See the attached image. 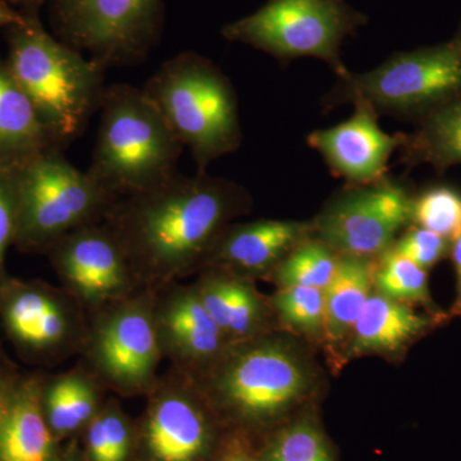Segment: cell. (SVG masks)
Listing matches in <instances>:
<instances>
[{
	"label": "cell",
	"mask_w": 461,
	"mask_h": 461,
	"mask_svg": "<svg viewBox=\"0 0 461 461\" xmlns=\"http://www.w3.org/2000/svg\"><path fill=\"white\" fill-rule=\"evenodd\" d=\"M247 191L206 173L171 178L114 203L105 226L113 233L141 288L165 287L203 271Z\"/></svg>",
	"instance_id": "obj_1"
},
{
	"label": "cell",
	"mask_w": 461,
	"mask_h": 461,
	"mask_svg": "<svg viewBox=\"0 0 461 461\" xmlns=\"http://www.w3.org/2000/svg\"><path fill=\"white\" fill-rule=\"evenodd\" d=\"M38 8H23V20L9 27L7 66L32 100L39 120L58 149L83 135L104 94L107 67L47 32Z\"/></svg>",
	"instance_id": "obj_2"
},
{
	"label": "cell",
	"mask_w": 461,
	"mask_h": 461,
	"mask_svg": "<svg viewBox=\"0 0 461 461\" xmlns=\"http://www.w3.org/2000/svg\"><path fill=\"white\" fill-rule=\"evenodd\" d=\"M87 173L118 198L158 186L177 173L184 145L142 89L105 87Z\"/></svg>",
	"instance_id": "obj_3"
},
{
	"label": "cell",
	"mask_w": 461,
	"mask_h": 461,
	"mask_svg": "<svg viewBox=\"0 0 461 461\" xmlns=\"http://www.w3.org/2000/svg\"><path fill=\"white\" fill-rule=\"evenodd\" d=\"M184 147L198 173L238 150L242 133L238 98L226 75L212 60L185 51L163 63L142 87Z\"/></svg>",
	"instance_id": "obj_4"
},
{
	"label": "cell",
	"mask_w": 461,
	"mask_h": 461,
	"mask_svg": "<svg viewBox=\"0 0 461 461\" xmlns=\"http://www.w3.org/2000/svg\"><path fill=\"white\" fill-rule=\"evenodd\" d=\"M17 230L14 245L47 254L67 233L104 222L118 196L51 148L14 171Z\"/></svg>",
	"instance_id": "obj_5"
},
{
	"label": "cell",
	"mask_w": 461,
	"mask_h": 461,
	"mask_svg": "<svg viewBox=\"0 0 461 461\" xmlns=\"http://www.w3.org/2000/svg\"><path fill=\"white\" fill-rule=\"evenodd\" d=\"M191 378L217 414L244 427L271 423L300 399L306 384L295 357L259 338L230 345L211 368Z\"/></svg>",
	"instance_id": "obj_6"
},
{
	"label": "cell",
	"mask_w": 461,
	"mask_h": 461,
	"mask_svg": "<svg viewBox=\"0 0 461 461\" xmlns=\"http://www.w3.org/2000/svg\"><path fill=\"white\" fill-rule=\"evenodd\" d=\"M461 95V50L453 41L402 51L364 74H348L324 96V107L366 105L375 113L421 118Z\"/></svg>",
	"instance_id": "obj_7"
},
{
	"label": "cell",
	"mask_w": 461,
	"mask_h": 461,
	"mask_svg": "<svg viewBox=\"0 0 461 461\" xmlns=\"http://www.w3.org/2000/svg\"><path fill=\"white\" fill-rule=\"evenodd\" d=\"M366 23L368 16L346 0H268L254 14L223 26L222 35L278 59L317 58L342 77L348 72L342 44Z\"/></svg>",
	"instance_id": "obj_8"
},
{
	"label": "cell",
	"mask_w": 461,
	"mask_h": 461,
	"mask_svg": "<svg viewBox=\"0 0 461 461\" xmlns=\"http://www.w3.org/2000/svg\"><path fill=\"white\" fill-rule=\"evenodd\" d=\"M154 295L156 290L140 288L87 313L80 363L117 396L145 397L160 377Z\"/></svg>",
	"instance_id": "obj_9"
},
{
	"label": "cell",
	"mask_w": 461,
	"mask_h": 461,
	"mask_svg": "<svg viewBox=\"0 0 461 461\" xmlns=\"http://www.w3.org/2000/svg\"><path fill=\"white\" fill-rule=\"evenodd\" d=\"M163 0H53L60 41L104 67L144 62L163 29Z\"/></svg>",
	"instance_id": "obj_10"
},
{
	"label": "cell",
	"mask_w": 461,
	"mask_h": 461,
	"mask_svg": "<svg viewBox=\"0 0 461 461\" xmlns=\"http://www.w3.org/2000/svg\"><path fill=\"white\" fill-rule=\"evenodd\" d=\"M0 323L21 360L50 366L80 354L87 312L63 287L9 277L0 287Z\"/></svg>",
	"instance_id": "obj_11"
},
{
	"label": "cell",
	"mask_w": 461,
	"mask_h": 461,
	"mask_svg": "<svg viewBox=\"0 0 461 461\" xmlns=\"http://www.w3.org/2000/svg\"><path fill=\"white\" fill-rule=\"evenodd\" d=\"M136 426V461H211L217 451L214 409L194 379L169 368L147 396Z\"/></svg>",
	"instance_id": "obj_12"
},
{
	"label": "cell",
	"mask_w": 461,
	"mask_h": 461,
	"mask_svg": "<svg viewBox=\"0 0 461 461\" xmlns=\"http://www.w3.org/2000/svg\"><path fill=\"white\" fill-rule=\"evenodd\" d=\"M412 198L390 178L339 193L318 215V240L339 257H381L411 221Z\"/></svg>",
	"instance_id": "obj_13"
},
{
	"label": "cell",
	"mask_w": 461,
	"mask_h": 461,
	"mask_svg": "<svg viewBox=\"0 0 461 461\" xmlns=\"http://www.w3.org/2000/svg\"><path fill=\"white\" fill-rule=\"evenodd\" d=\"M47 256L62 287L87 313L131 296L141 288L104 222L67 233Z\"/></svg>",
	"instance_id": "obj_14"
},
{
	"label": "cell",
	"mask_w": 461,
	"mask_h": 461,
	"mask_svg": "<svg viewBox=\"0 0 461 461\" xmlns=\"http://www.w3.org/2000/svg\"><path fill=\"white\" fill-rule=\"evenodd\" d=\"M154 323L163 359L189 377L211 368L232 345L206 311L194 284L176 282L158 288Z\"/></svg>",
	"instance_id": "obj_15"
},
{
	"label": "cell",
	"mask_w": 461,
	"mask_h": 461,
	"mask_svg": "<svg viewBox=\"0 0 461 461\" xmlns=\"http://www.w3.org/2000/svg\"><path fill=\"white\" fill-rule=\"evenodd\" d=\"M377 120L371 108L357 105L348 120L312 132L309 147L323 157L330 171L354 186L375 184L387 177L388 160L402 144V133L388 135Z\"/></svg>",
	"instance_id": "obj_16"
},
{
	"label": "cell",
	"mask_w": 461,
	"mask_h": 461,
	"mask_svg": "<svg viewBox=\"0 0 461 461\" xmlns=\"http://www.w3.org/2000/svg\"><path fill=\"white\" fill-rule=\"evenodd\" d=\"M309 226L291 221L263 220L229 226L208 258L205 268L248 278L277 267L305 241Z\"/></svg>",
	"instance_id": "obj_17"
},
{
	"label": "cell",
	"mask_w": 461,
	"mask_h": 461,
	"mask_svg": "<svg viewBox=\"0 0 461 461\" xmlns=\"http://www.w3.org/2000/svg\"><path fill=\"white\" fill-rule=\"evenodd\" d=\"M44 375H21L0 429V461H59V441L42 411Z\"/></svg>",
	"instance_id": "obj_18"
},
{
	"label": "cell",
	"mask_w": 461,
	"mask_h": 461,
	"mask_svg": "<svg viewBox=\"0 0 461 461\" xmlns=\"http://www.w3.org/2000/svg\"><path fill=\"white\" fill-rule=\"evenodd\" d=\"M194 285L206 311L230 344L259 336L264 305L248 278L222 269L205 268Z\"/></svg>",
	"instance_id": "obj_19"
},
{
	"label": "cell",
	"mask_w": 461,
	"mask_h": 461,
	"mask_svg": "<svg viewBox=\"0 0 461 461\" xmlns=\"http://www.w3.org/2000/svg\"><path fill=\"white\" fill-rule=\"evenodd\" d=\"M105 393L80 362L69 371L44 375L42 411L58 441L84 432L107 399Z\"/></svg>",
	"instance_id": "obj_20"
},
{
	"label": "cell",
	"mask_w": 461,
	"mask_h": 461,
	"mask_svg": "<svg viewBox=\"0 0 461 461\" xmlns=\"http://www.w3.org/2000/svg\"><path fill=\"white\" fill-rule=\"evenodd\" d=\"M51 148L56 147L32 100L14 80L7 63L0 60V167L17 171Z\"/></svg>",
	"instance_id": "obj_21"
},
{
	"label": "cell",
	"mask_w": 461,
	"mask_h": 461,
	"mask_svg": "<svg viewBox=\"0 0 461 461\" xmlns=\"http://www.w3.org/2000/svg\"><path fill=\"white\" fill-rule=\"evenodd\" d=\"M402 162L429 165L439 171L461 166V95L420 118L417 129L402 133Z\"/></svg>",
	"instance_id": "obj_22"
},
{
	"label": "cell",
	"mask_w": 461,
	"mask_h": 461,
	"mask_svg": "<svg viewBox=\"0 0 461 461\" xmlns=\"http://www.w3.org/2000/svg\"><path fill=\"white\" fill-rule=\"evenodd\" d=\"M426 318L405 303L373 294L355 321L353 348L357 353L393 351L426 329Z\"/></svg>",
	"instance_id": "obj_23"
},
{
	"label": "cell",
	"mask_w": 461,
	"mask_h": 461,
	"mask_svg": "<svg viewBox=\"0 0 461 461\" xmlns=\"http://www.w3.org/2000/svg\"><path fill=\"white\" fill-rule=\"evenodd\" d=\"M373 285L369 260L339 258L338 269L324 288L323 329L330 339H344L368 302Z\"/></svg>",
	"instance_id": "obj_24"
},
{
	"label": "cell",
	"mask_w": 461,
	"mask_h": 461,
	"mask_svg": "<svg viewBox=\"0 0 461 461\" xmlns=\"http://www.w3.org/2000/svg\"><path fill=\"white\" fill-rule=\"evenodd\" d=\"M83 433L85 461L135 460L136 426L114 397L105 399Z\"/></svg>",
	"instance_id": "obj_25"
},
{
	"label": "cell",
	"mask_w": 461,
	"mask_h": 461,
	"mask_svg": "<svg viewBox=\"0 0 461 461\" xmlns=\"http://www.w3.org/2000/svg\"><path fill=\"white\" fill-rule=\"evenodd\" d=\"M339 258L321 240L306 239L276 267V276L284 287L306 286L324 290L335 276Z\"/></svg>",
	"instance_id": "obj_26"
},
{
	"label": "cell",
	"mask_w": 461,
	"mask_h": 461,
	"mask_svg": "<svg viewBox=\"0 0 461 461\" xmlns=\"http://www.w3.org/2000/svg\"><path fill=\"white\" fill-rule=\"evenodd\" d=\"M373 284L379 294L397 302L423 303L429 299L427 272L391 249L382 254L378 269L373 273Z\"/></svg>",
	"instance_id": "obj_27"
},
{
	"label": "cell",
	"mask_w": 461,
	"mask_h": 461,
	"mask_svg": "<svg viewBox=\"0 0 461 461\" xmlns=\"http://www.w3.org/2000/svg\"><path fill=\"white\" fill-rule=\"evenodd\" d=\"M411 221L453 242L461 233V194L448 186H436L412 199Z\"/></svg>",
	"instance_id": "obj_28"
},
{
	"label": "cell",
	"mask_w": 461,
	"mask_h": 461,
	"mask_svg": "<svg viewBox=\"0 0 461 461\" xmlns=\"http://www.w3.org/2000/svg\"><path fill=\"white\" fill-rule=\"evenodd\" d=\"M262 461H332L320 429L308 420L296 421L273 436Z\"/></svg>",
	"instance_id": "obj_29"
},
{
	"label": "cell",
	"mask_w": 461,
	"mask_h": 461,
	"mask_svg": "<svg viewBox=\"0 0 461 461\" xmlns=\"http://www.w3.org/2000/svg\"><path fill=\"white\" fill-rule=\"evenodd\" d=\"M278 313L295 329L317 330L323 329L324 290L306 286L282 287L275 297Z\"/></svg>",
	"instance_id": "obj_30"
},
{
	"label": "cell",
	"mask_w": 461,
	"mask_h": 461,
	"mask_svg": "<svg viewBox=\"0 0 461 461\" xmlns=\"http://www.w3.org/2000/svg\"><path fill=\"white\" fill-rule=\"evenodd\" d=\"M448 242L432 230L415 227L402 238L395 240L390 249L427 271L442 259L447 251Z\"/></svg>",
	"instance_id": "obj_31"
},
{
	"label": "cell",
	"mask_w": 461,
	"mask_h": 461,
	"mask_svg": "<svg viewBox=\"0 0 461 461\" xmlns=\"http://www.w3.org/2000/svg\"><path fill=\"white\" fill-rule=\"evenodd\" d=\"M17 230L16 175L0 167V287L9 276L5 271L8 248L14 245Z\"/></svg>",
	"instance_id": "obj_32"
},
{
	"label": "cell",
	"mask_w": 461,
	"mask_h": 461,
	"mask_svg": "<svg viewBox=\"0 0 461 461\" xmlns=\"http://www.w3.org/2000/svg\"><path fill=\"white\" fill-rule=\"evenodd\" d=\"M21 375H23L18 372L14 363L9 362L8 359L0 360V429Z\"/></svg>",
	"instance_id": "obj_33"
},
{
	"label": "cell",
	"mask_w": 461,
	"mask_h": 461,
	"mask_svg": "<svg viewBox=\"0 0 461 461\" xmlns=\"http://www.w3.org/2000/svg\"><path fill=\"white\" fill-rule=\"evenodd\" d=\"M211 461H262L260 456L251 453L250 448L242 439H230L223 446Z\"/></svg>",
	"instance_id": "obj_34"
},
{
	"label": "cell",
	"mask_w": 461,
	"mask_h": 461,
	"mask_svg": "<svg viewBox=\"0 0 461 461\" xmlns=\"http://www.w3.org/2000/svg\"><path fill=\"white\" fill-rule=\"evenodd\" d=\"M23 20V12L14 11L7 3L0 2V27L17 25Z\"/></svg>",
	"instance_id": "obj_35"
},
{
	"label": "cell",
	"mask_w": 461,
	"mask_h": 461,
	"mask_svg": "<svg viewBox=\"0 0 461 461\" xmlns=\"http://www.w3.org/2000/svg\"><path fill=\"white\" fill-rule=\"evenodd\" d=\"M453 259L457 281V304L461 306V233L453 241Z\"/></svg>",
	"instance_id": "obj_36"
},
{
	"label": "cell",
	"mask_w": 461,
	"mask_h": 461,
	"mask_svg": "<svg viewBox=\"0 0 461 461\" xmlns=\"http://www.w3.org/2000/svg\"><path fill=\"white\" fill-rule=\"evenodd\" d=\"M59 461H85V459L77 450L71 448V450L67 451V453L60 455Z\"/></svg>",
	"instance_id": "obj_37"
},
{
	"label": "cell",
	"mask_w": 461,
	"mask_h": 461,
	"mask_svg": "<svg viewBox=\"0 0 461 461\" xmlns=\"http://www.w3.org/2000/svg\"><path fill=\"white\" fill-rule=\"evenodd\" d=\"M45 0H23V7H35L38 8L41 3H44Z\"/></svg>",
	"instance_id": "obj_38"
},
{
	"label": "cell",
	"mask_w": 461,
	"mask_h": 461,
	"mask_svg": "<svg viewBox=\"0 0 461 461\" xmlns=\"http://www.w3.org/2000/svg\"><path fill=\"white\" fill-rule=\"evenodd\" d=\"M451 41H453L454 44H456L457 47H459L461 50V23L459 29H457L456 33H455L454 38L451 39Z\"/></svg>",
	"instance_id": "obj_39"
},
{
	"label": "cell",
	"mask_w": 461,
	"mask_h": 461,
	"mask_svg": "<svg viewBox=\"0 0 461 461\" xmlns=\"http://www.w3.org/2000/svg\"><path fill=\"white\" fill-rule=\"evenodd\" d=\"M7 357H5V350H3L2 341H0V360H5Z\"/></svg>",
	"instance_id": "obj_40"
},
{
	"label": "cell",
	"mask_w": 461,
	"mask_h": 461,
	"mask_svg": "<svg viewBox=\"0 0 461 461\" xmlns=\"http://www.w3.org/2000/svg\"><path fill=\"white\" fill-rule=\"evenodd\" d=\"M12 3H16V5H23V0H11Z\"/></svg>",
	"instance_id": "obj_41"
}]
</instances>
